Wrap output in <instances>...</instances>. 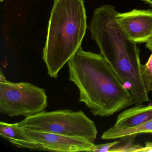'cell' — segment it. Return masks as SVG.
Instances as JSON below:
<instances>
[{"label":"cell","instance_id":"9a60e30c","mask_svg":"<svg viewBox=\"0 0 152 152\" xmlns=\"http://www.w3.org/2000/svg\"><path fill=\"white\" fill-rule=\"evenodd\" d=\"M144 1H145L147 3H148L150 5L152 6V0H143Z\"/></svg>","mask_w":152,"mask_h":152},{"label":"cell","instance_id":"8992f818","mask_svg":"<svg viewBox=\"0 0 152 152\" xmlns=\"http://www.w3.org/2000/svg\"><path fill=\"white\" fill-rule=\"evenodd\" d=\"M117 20L128 38L136 43H147L152 38V10H133L117 14Z\"/></svg>","mask_w":152,"mask_h":152},{"label":"cell","instance_id":"5b68a950","mask_svg":"<svg viewBox=\"0 0 152 152\" xmlns=\"http://www.w3.org/2000/svg\"><path fill=\"white\" fill-rule=\"evenodd\" d=\"M23 129L26 134L37 143L39 150L58 152L88 151L90 148L95 144L80 138Z\"/></svg>","mask_w":152,"mask_h":152},{"label":"cell","instance_id":"8fae6325","mask_svg":"<svg viewBox=\"0 0 152 152\" xmlns=\"http://www.w3.org/2000/svg\"><path fill=\"white\" fill-rule=\"evenodd\" d=\"M141 71L147 91H152V54L145 64H141Z\"/></svg>","mask_w":152,"mask_h":152},{"label":"cell","instance_id":"2e32d148","mask_svg":"<svg viewBox=\"0 0 152 152\" xmlns=\"http://www.w3.org/2000/svg\"><path fill=\"white\" fill-rule=\"evenodd\" d=\"M5 1V0H1V1L2 2V1Z\"/></svg>","mask_w":152,"mask_h":152},{"label":"cell","instance_id":"9c48e42d","mask_svg":"<svg viewBox=\"0 0 152 152\" xmlns=\"http://www.w3.org/2000/svg\"><path fill=\"white\" fill-rule=\"evenodd\" d=\"M146 133H152V119L131 128L121 129L113 126L103 133L101 138L103 140L115 139L126 136Z\"/></svg>","mask_w":152,"mask_h":152},{"label":"cell","instance_id":"7a4b0ae2","mask_svg":"<svg viewBox=\"0 0 152 152\" xmlns=\"http://www.w3.org/2000/svg\"><path fill=\"white\" fill-rule=\"evenodd\" d=\"M87 28L83 0L54 1L43 50V59L50 77L56 78L81 47Z\"/></svg>","mask_w":152,"mask_h":152},{"label":"cell","instance_id":"3957f363","mask_svg":"<svg viewBox=\"0 0 152 152\" xmlns=\"http://www.w3.org/2000/svg\"><path fill=\"white\" fill-rule=\"evenodd\" d=\"M17 124L25 129L80 138L93 144L98 134L95 123L81 110L43 111L26 117Z\"/></svg>","mask_w":152,"mask_h":152},{"label":"cell","instance_id":"7c38bea8","mask_svg":"<svg viewBox=\"0 0 152 152\" xmlns=\"http://www.w3.org/2000/svg\"><path fill=\"white\" fill-rule=\"evenodd\" d=\"M117 142H118V140L110 142V143L99 144V145L94 144L90 148L88 151L95 152H110L111 148L115 145Z\"/></svg>","mask_w":152,"mask_h":152},{"label":"cell","instance_id":"6da1fadb","mask_svg":"<svg viewBox=\"0 0 152 152\" xmlns=\"http://www.w3.org/2000/svg\"><path fill=\"white\" fill-rule=\"evenodd\" d=\"M67 64L69 79L80 91V102L94 115L107 117L137 104L102 55L81 47Z\"/></svg>","mask_w":152,"mask_h":152},{"label":"cell","instance_id":"30bf717a","mask_svg":"<svg viewBox=\"0 0 152 152\" xmlns=\"http://www.w3.org/2000/svg\"><path fill=\"white\" fill-rule=\"evenodd\" d=\"M137 136L131 135L120 138L118 142L111 148L110 152H141L143 146L135 142Z\"/></svg>","mask_w":152,"mask_h":152},{"label":"cell","instance_id":"5bb4252c","mask_svg":"<svg viewBox=\"0 0 152 152\" xmlns=\"http://www.w3.org/2000/svg\"><path fill=\"white\" fill-rule=\"evenodd\" d=\"M146 47L152 52V38L146 44Z\"/></svg>","mask_w":152,"mask_h":152},{"label":"cell","instance_id":"ba28073f","mask_svg":"<svg viewBox=\"0 0 152 152\" xmlns=\"http://www.w3.org/2000/svg\"><path fill=\"white\" fill-rule=\"evenodd\" d=\"M0 136L14 145L21 148L39 150L38 145L26 134L17 123L0 122Z\"/></svg>","mask_w":152,"mask_h":152},{"label":"cell","instance_id":"4fadbf2b","mask_svg":"<svg viewBox=\"0 0 152 152\" xmlns=\"http://www.w3.org/2000/svg\"><path fill=\"white\" fill-rule=\"evenodd\" d=\"M145 146L143 147L141 152H152V142H146Z\"/></svg>","mask_w":152,"mask_h":152},{"label":"cell","instance_id":"52a82bcc","mask_svg":"<svg viewBox=\"0 0 152 152\" xmlns=\"http://www.w3.org/2000/svg\"><path fill=\"white\" fill-rule=\"evenodd\" d=\"M152 119V104L144 105L137 104L133 107L124 110L118 115L113 127L131 128Z\"/></svg>","mask_w":152,"mask_h":152},{"label":"cell","instance_id":"277c9868","mask_svg":"<svg viewBox=\"0 0 152 152\" xmlns=\"http://www.w3.org/2000/svg\"><path fill=\"white\" fill-rule=\"evenodd\" d=\"M48 97L44 89L29 83H13L0 72V113L27 117L45 111Z\"/></svg>","mask_w":152,"mask_h":152}]
</instances>
